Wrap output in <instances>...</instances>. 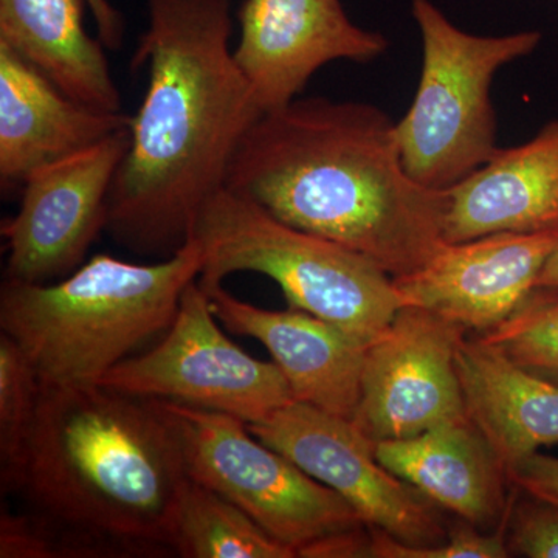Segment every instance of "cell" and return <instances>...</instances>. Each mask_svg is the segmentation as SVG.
<instances>
[{"instance_id": "7402d4cb", "label": "cell", "mask_w": 558, "mask_h": 558, "mask_svg": "<svg viewBox=\"0 0 558 558\" xmlns=\"http://www.w3.org/2000/svg\"><path fill=\"white\" fill-rule=\"evenodd\" d=\"M480 339L519 368L558 384V289L535 288L513 314Z\"/></svg>"}, {"instance_id": "4fadbf2b", "label": "cell", "mask_w": 558, "mask_h": 558, "mask_svg": "<svg viewBox=\"0 0 558 558\" xmlns=\"http://www.w3.org/2000/svg\"><path fill=\"white\" fill-rule=\"evenodd\" d=\"M558 231L497 233L446 242L427 264L395 279L403 306L421 307L487 333L535 289Z\"/></svg>"}, {"instance_id": "5bb4252c", "label": "cell", "mask_w": 558, "mask_h": 558, "mask_svg": "<svg viewBox=\"0 0 558 558\" xmlns=\"http://www.w3.org/2000/svg\"><path fill=\"white\" fill-rule=\"evenodd\" d=\"M201 286L223 328L267 348L293 400L352 421L362 389L365 344L310 312L260 310L231 295L222 282Z\"/></svg>"}, {"instance_id": "2e32d148", "label": "cell", "mask_w": 558, "mask_h": 558, "mask_svg": "<svg viewBox=\"0 0 558 558\" xmlns=\"http://www.w3.org/2000/svg\"><path fill=\"white\" fill-rule=\"evenodd\" d=\"M444 241L558 231V120L444 190Z\"/></svg>"}, {"instance_id": "9c48e42d", "label": "cell", "mask_w": 558, "mask_h": 558, "mask_svg": "<svg viewBox=\"0 0 558 558\" xmlns=\"http://www.w3.org/2000/svg\"><path fill=\"white\" fill-rule=\"evenodd\" d=\"M247 427L339 494L366 526L413 548H435L449 539L450 526L439 506L385 469L374 454V444L351 418L293 400Z\"/></svg>"}, {"instance_id": "8fae6325", "label": "cell", "mask_w": 558, "mask_h": 558, "mask_svg": "<svg viewBox=\"0 0 558 558\" xmlns=\"http://www.w3.org/2000/svg\"><path fill=\"white\" fill-rule=\"evenodd\" d=\"M130 146V128L50 167L22 185L16 215L2 223L5 279L46 284L78 269L108 223L110 190Z\"/></svg>"}, {"instance_id": "4316f807", "label": "cell", "mask_w": 558, "mask_h": 558, "mask_svg": "<svg viewBox=\"0 0 558 558\" xmlns=\"http://www.w3.org/2000/svg\"><path fill=\"white\" fill-rule=\"evenodd\" d=\"M95 25H97L98 39L108 50H120L124 40V20L109 0H86Z\"/></svg>"}, {"instance_id": "484cf974", "label": "cell", "mask_w": 558, "mask_h": 558, "mask_svg": "<svg viewBox=\"0 0 558 558\" xmlns=\"http://www.w3.org/2000/svg\"><path fill=\"white\" fill-rule=\"evenodd\" d=\"M508 478L517 490L558 505V458L537 451L509 469Z\"/></svg>"}, {"instance_id": "d6986e66", "label": "cell", "mask_w": 558, "mask_h": 558, "mask_svg": "<svg viewBox=\"0 0 558 558\" xmlns=\"http://www.w3.org/2000/svg\"><path fill=\"white\" fill-rule=\"evenodd\" d=\"M86 5V0H0V44L76 101L121 112L108 49L84 25Z\"/></svg>"}, {"instance_id": "8992f818", "label": "cell", "mask_w": 558, "mask_h": 558, "mask_svg": "<svg viewBox=\"0 0 558 558\" xmlns=\"http://www.w3.org/2000/svg\"><path fill=\"white\" fill-rule=\"evenodd\" d=\"M411 11L424 61L413 105L396 121V137L410 178L446 190L497 153L492 83L499 69L537 49L542 33L472 35L432 0H413Z\"/></svg>"}, {"instance_id": "603a6c76", "label": "cell", "mask_w": 558, "mask_h": 558, "mask_svg": "<svg viewBox=\"0 0 558 558\" xmlns=\"http://www.w3.org/2000/svg\"><path fill=\"white\" fill-rule=\"evenodd\" d=\"M368 558H506L505 531L484 532L468 521L450 527L449 539L435 548H413L389 537L379 529L369 527Z\"/></svg>"}, {"instance_id": "ac0fdd59", "label": "cell", "mask_w": 558, "mask_h": 558, "mask_svg": "<svg viewBox=\"0 0 558 558\" xmlns=\"http://www.w3.org/2000/svg\"><path fill=\"white\" fill-rule=\"evenodd\" d=\"M457 366L468 416L506 472L558 444V384L519 368L483 339L462 341Z\"/></svg>"}, {"instance_id": "d4e9b609", "label": "cell", "mask_w": 558, "mask_h": 558, "mask_svg": "<svg viewBox=\"0 0 558 558\" xmlns=\"http://www.w3.org/2000/svg\"><path fill=\"white\" fill-rule=\"evenodd\" d=\"M0 557L54 558L58 557L57 538L46 521L36 515L11 513L0 517Z\"/></svg>"}, {"instance_id": "6da1fadb", "label": "cell", "mask_w": 558, "mask_h": 558, "mask_svg": "<svg viewBox=\"0 0 558 558\" xmlns=\"http://www.w3.org/2000/svg\"><path fill=\"white\" fill-rule=\"evenodd\" d=\"M132 69L148 86L110 190L106 231L121 247L165 259L226 189L231 160L263 116L230 47V0H148Z\"/></svg>"}, {"instance_id": "83f0119b", "label": "cell", "mask_w": 558, "mask_h": 558, "mask_svg": "<svg viewBox=\"0 0 558 558\" xmlns=\"http://www.w3.org/2000/svg\"><path fill=\"white\" fill-rule=\"evenodd\" d=\"M535 288H557L558 289V241L556 247L546 259L545 266L539 271L537 284Z\"/></svg>"}, {"instance_id": "7c38bea8", "label": "cell", "mask_w": 558, "mask_h": 558, "mask_svg": "<svg viewBox=\"0 0 558 558\" xmlns=\"http://www.w3.org/2000/svg\"><path fill=\"white\" fill-rule=\"evenodd\" d=\"M234 60L260 112L284 108L333 61L366 64L388 49L381 33L349 20L341 0H245Z\"/></svg>"}, {"instance_id": "30bf717a", "label": "cell", "mask_w": 558, "mask_h": 558, "mask_svg": "<svg viewBox=\"0 0 558 558\" xmlns=\"http://www.w3.org/2000/svg\"><path fill=\"white\" fill-rule=\"evenodd\" d=\"M465 332L433 312L400 307L366 347L355 427L376 444L469 418L457 366Z\"/></svg>"}, {"instance_id": "cb8c5ba5", "label": "cell", "mask_w": 558, "mask_h": 558, "mask_svg": "<svg viewBox=\"0 0 558 558\" xmlns=\"http://www.w3.org/2000/svg\"><path fill=\"white\" fill-rule=\"evenodd\" d=\"M524 495L520 501L512 499L506 520L509 556L558 558V505Z\"/></svg>"}, {"instance_id": "277c9868", "label": "cell", "mask_w": 558, "mask_h": 558, "mask_svg": "<svg viewBox=\"0 0 558 558\" xmlns=\"http://www.w3.org/2000/svg\"><path fill=\"white\" fill-rule=\"evenodd\" d=\"M202 250L190 240L153 264L94 256L57 282L0 289V329L25 352L44 387L100 385L146 341L167 332L199 279Z\"/></svg>"}, {"instance_id": "52a82bcc", "label": "cell", "mask_w": 558, "mask_h": 558, "mask_svg": "<svg viewBox=\"0 0 558 558\" xmlns=\"http://www.w3.org/2000/svg\"><path fill=\"white\" fill-rule=\"evenodd\" d=\"M150 402L174 432L189 478L229 499L296 557L322 539L366 527L339 494L266 446L241 418Z\"/></svg>"}, {"instance_id": "e0dca14e", "label": "cell", "mask_w": 558, "mask_h": 558, "mask_svg": "<svg viewBox=\"0 0 558 558\" xmlns=\"http://www.w3.org/2000/svg\"><path fill=\"white\" fill-rule=\"evenodd\" d=\"M374 454L392 475L440 509L484 532L508 520L512 486L505 465L470 418L405 439L380 440Z\"/></svg>"}, {"instance_id": "9a60e30c", "label": "cell", "mask_w": 558, "mask_h": 558, "mask_svg": "<svg viewBox=\"0 0 558 558\" xmlns=\"http://www.w3.org/2000/svg\"><path fill=\"white\" fill-rule=\"evenodd\" d=\"M131 116L102 112L69 97L0 44V186L24 185L36 171L126 130Z\"/></svg>"}, {"instance_id": "ba28073f", "label": "cell", "mask_w": 558, "mask_h": 558, "mask_svg": "<svg viewBox=\"0 0 558 558\" xmlns=\"http://www.w3.org/2000/svg\"><path fill=\"white\" fill-rule=\"evenodd\" d=\"M199 279L180 300L159 344L110 369L100 387L145 400L218 411L256 424L293 402L275 362L252 357L219 326Z\"/></svg>"}, {"instance_id": "5b68a950", "label": "cell", "mask_w": 558, "mask_h": 558, "mask_svg": "<svg viewBox=\"0 0 558 558\" xmlns=\"http://www.w3.org/2000/svg\"><path fill=\"white\" fill-rule=\"evenodd\" d=\"M190 240L202 250V284L240 271L274 279L289 307L310 312L368 344L403 306L395 279L339 242L281 222L229 189L202 208Z\"/></svg>"}, {"instance_id": "3957f363", "label": "cell", "mask_w": 558, "mask_h": 558, "mask_svg": "<svg viewBox=\"0 0 558 558\" xmlns=\"http://www.w3.org/2000/svg\"><path fill=\"white\" fill-rule=\"evenodd\" d=\"M189 475L150 400L100 385L44 387L21 494L60 557L170 553Z\"/></svg>"}, {"instance_id": "ffe728a7", "label": "cell", "mask_w": 558, "mask_h": 558, "mask_svg": "<svg viewBox=\"0 0 558 558\" xmlns=\"http://www.w3.org/2000/svg\"><path fill=\"white\" fill-rule=\"evenodd\" d=\"M171 549L183 558L296 557L229 499L190 478L175 506Z\"/></svg>"}, {"instance_id": "44dd1931", "label": "cell", "mask_w": 558, "mask_h": 558, "mask_svg": "<svg viewBox=\"0 0 558 558\" xmlns=\"http://www.w3.org/2000/svg\"><path fill=\"white\" fill-rule=\"evenodd\" d=\"M43 381L31 359L7 333H0V483L21 494Z\"/></svg>"}, {"instance_id": "7a4b0ae2", "label": "cell", "mask_w": 558, "mask_h": 558, "mask_svg": "<svg viewBox=\"0 0 558 558\" xmlns=\"http://www.w3.org/2000/svg\"><path fill=\"white\" fill-rule=\"evenodd\" d=\"M226 189L392 278L421 269L446 244L444 190L410 178L396 121L369 102L296 98L263 113L238 146Z\"/></svg>"}]
</instances>
